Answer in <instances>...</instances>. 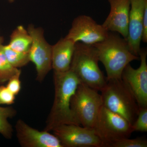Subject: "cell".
I'll return each instance as SVG.
<instances>
[{
  "mask_svg": "<svg viewBox=\"0 0 147 147\" xmlns=\"http://www.w3.org/2000/svg\"><path fill=\"white\" fill-rule=\"evenodd\" d=\"M102 106L98 91L86 84H79L71 98L70 108L74 116L82 126L93 128Z\"/></svg>",
  "mask_w": 147,
  "mask_h": 147,
  "instance_id": "5",
  "label": "cell"
},
{
  "mask_svg": "<svg viewBox=\"0 0 147 147\" xmlns=\"http://www.w3.org/2000/svg\"><path fill=\"white\" fill-rule=\"evenodd\" d=\"M4 40L3 37L0 33V50H1L3 45V43Z\"/></svg>",
  "mask_w": 147,
  "mask_h": 147,
  "instance_id": "24",
  "label": "cell"
},
{
  "mask_svg": "<svg viewBox=\"0 0 147 147\" xmlns=\"http://www.w3.org/2000/svg\"><path fill=\"white\" fill-rule=\"evenodd\" d=\"M16 137L23 147H63L57 137L49 131H39L21 119L15 125Z\"/></svg>",
  "mask_w": 147,
  "mask_h": 147,
  "instance_id": "11",
  "label": "cell"
},
{
  "mask_svg": "<svg viewBox=\"0 0 147 147\" xmlns=\"http://www.w3.org/2000/svg\"><path fill=\"white\" fill-rule=\"evenodd\" d=\"M142 40L143 42H147V5L145 7L144 11L143 22V33Z\"/></svg>",
  "mask_w": 147,
  "mask_h": 147,
  "instance_id": "23",
  "label": "cell"
},
{
  "mask_svg": "<svg viewBox=\"0 0 147 147\" xmlns=\"http://www.w3.org/2000/svg\"><path fill=\"white\" fill-rule=\"evenodd\" d=\"M16 114L17 111L13 107L0 106V134L6 139H11L13 136V127L8 119Z\"/></svg>",
  "mask_w": 147,
  "mask_h": 147,
  "instance_id": "16",
  "label": "cell"
},
{
  "mask_svg": "<svg viewBox=\"0 0 147 147\" xmlns=\"http://www.w3.org/2000/svg\"><path fill=\"white\" fill-rule=\"evenodd\" d=\"M102 143L103 147H110L114 142L129 138L133 133L128 121L102 105L93 128Z\"/></svg>",
  "mask_w": 147,
  "mask_h": 147,
  "instance_id": "6",
  "label": "cell"
},
{
  "mask_svg": "<svg viewBox=\"0 0 147 147\" xmlns=\"http://www.w3.org/2000/svg\"><path fill=\"white\" fill-rule=\"evenodd\" d=\"M32 42V38L28 30L20 25L11 33L9 43L7 45L15 51L28 53Z\"/></svg>",
  "mask_w": 147,
  "mask_h": 147,
  "instance_id": "15",
  "label": "cell"
},
{
  "mask_svg": "<svg viewBox=\"0 0 147 147\" xmlns=\"http://www.w3.org/2000/svg\"><path fill=\"white\" fill-rule=\"evenodd\" d=\"M15 95L6 86H0V104L11 105L14 103Z\"/></svg>",
  "mask_w": 147,
  "mask_h": 147,
  "instance_id": "21",
  "label": "cell"
},
{
  "mask_svg": "<svg viewBox=\"0 0 147 147\" xmlns=\"http://www.w3.org/2000/svg\"><path fill=\"white\" fill-rule=\"evenodd\" d=\"M7 1H8L9 2L12 3L15 0H7Z\"/></svg>",
  "mask_w": 147,
  "mask_h": 147,
  "instance_id": "25",
  "label": "cell"
},
{
  "mask_svg": "<svg viewBox=\"0 0 147 147\" xmlns=\"http://www.w3.org/2000/svg\"><path fill=\"white\" fill-rule=\"evenodd\" d=\"M147 0H130L127 41L132 54L139 56L143 33L144 11Z\"/></svg>",
  "mask_w": 147,
  "mask_h": 147,
  "instance_id": "12",
  "label": "cell"
},
{
  "mask_svg": "<svg viewBox=\"0 0 147 147\" xmlns=\"http://www.w3.org/2000/svg\"><path fill=\"white\" fill-rule=\"evenodd\" d=\"M99 61L97 50L94 46L76 42L69 69L81 83L100 91L107 80L99 68Z\"/></svg>",
  "mask_w": 147,
  "mask_h": 147,
  "instance_id": "3",
  "label": "cell"
},
{
  "mask_svg": "<svg viewBox=\"0 0 147 147\" xmlns=\"http://www.w3.org/2000/svg\"><path fill=\"white\" fill-rule=\"evenodd\" d=\"M81 83L70 69L65 72H54L55 97L44 130L50 132L56 127L62 124L81 125L74 117L70 108L71 97Z\"/></svg>",
  "mask_w": 147,
  "mask_h": 147,
  "instance_id": "1",
  "label": "cell"
},
{
  "mask_svg": "<svg viewBox=\"0 0 147 147\" xmlns=\"http://www.w3.org/2000/svg\"><path fill=\"white\" fill-rule=\"evenodd\" d=\"M75 44L73 40L65 37L52 45V69L54 72L69 70Z\"/></svg>",
  "mask_w": 147,
  "mask_h": 147,
  "instance_id": "14",
  "label": "cell"
},
{
  "mask_svg": "<svg viewBox=\"0 0 147 147\" xmlns=\"http://www.w3.org/2000/svg\"><path fill=\"white\" fill-rule=\"evenodd\" d=\"M133 132L147 131V108H139L137 119L131 125Z\"/></svg>",
  "mask_w": 147,
  "mask_h": 147,
  "instance_id": "20",
  "label": "cell"
},
{
  "mask_svg": "<svg viewBox=\"0 0 147 147\" xmlns=\"http://www.w3.org/2000/svg\"><path fill=\"white\" fill-rule=\"evenodd\" d=\"M92 45L96 48L99 61L105 67L107 80L121 79L125 66L132 61L139 59V56L129 50L127 40L118 33L109 32L104 40Z\"/></svg>",
  "mask_w": 147,
  "mask_h": 147,
  "instance_id": "2",
  "label": "cell"
},
{
  "mask_svg": "<svg viewBox=\"0 0 147 147\" xmlns=\"http://www.w3.org/2000/svg\"><path fill=\"white\" fill-rule=\"evenodd\" d=\"M146 139L142 137L129 139L125 138L118 140L111 145L110 147H147Z\"/></svg>",
  "mask_w": 147,
  "mask_h": 147,
  "instance_id": "19",
  "label": "cell"
},
{
  "mask_svg": "<svg viewBox=\"0 0 147 147\" xmlns=\"http://www.w3.org/2000/svg\"><path fill=\"white\" fill-rule=\"evenodd\" d=\"M146 49H141L139 56L141 64L133 68L129 63L124 69L121 79L136 99L139 108H147V64Z\"/></svg>",
  "mask_w": 147,
  "mask_h": 147,
  "instance_id": "8",
  "label": "cell"
},
{
  "mask_svg": "<svg viewBox=\"0 0 147 147\" xmlns=\"http://www.w3.org/2000/svg\"><path fill=\"white\" fill-rule=\"evenodd\" d=\"M3 50L7 59L13 67L19 68L30 62L28 53H21L13 50L8 45H3Z\"/></svg>",
  "mask_w": 147,
  "mask_h": 147,
  "instance_id": "17",
  "label": "cell"
},
{
  "mask_svg": "<svg viewBox=\"0 0 147 147\" xmlns=\"http://www.w3.org/2000/svg\"><path fill=\"white\" fill-rule=\"evenodd\" d=\"M21 71L13 76L7 82V88L15 96L18 94L21 90Z\"/></svg>",
  "mask_w": 147,
  "mask_h": 147,
  "instance_id": "22",
  "label": "cell"
},
{
  "mask_svg": "<svg viewBox=\"0 0 147 147\" xmlns=\"http://www.w3.org/2000/svg\"><path fill=\"white\" fill-rule=\"evenodd\" d=\"M108 32L102 25L97 24L90 16L82 15L74 18L65 37L75 42L92 45L104 40Z\"/></svg>",
  "mask_w": 147,
  "mask_h": 147,
  "instance_id": "10",
  "label": "cell"
},
{
  "mask_svg": "<svg viewBox=\"0 0 147 147\" xmlns=\"http://www.w3.org/2000/svg\"><path fill=\"white\" fill-rule=\"evenodd\" d=\"M102 105L127 120L131 125L137 119L139 107L122 79L107 80L100 91Z\"/></svg>",
  "mask_w": 147,
  "mask_h": 147,
  "instance_id": "4",
  "label": "cell"
},
{
  "mask_svg": "<svg viewBox=\"0 0 147 147\" xmlns=\"http://www.w3.org/2000/svg\"><path fill=\"white\" fill-rule=\"evenodd\" d=\"M109 15L102 24L108 32H115L127 39L130 0H108Z\"/></svg>",
  "mask_w": 147,
  "mask_h": 147,
  "instance_id": "13",
  "label": "cell"
},
{
  "mask_svg": "<svg viewBox=\"0 0 147 147\" xmlns=\"http://www.w3.org/2000/svg\"><path fill=\"white\" fill-rule=\"evenodd\" d=\"M27 30L32 38L28 52L30 61L35 66L37 81L41 82L52 69V45L45 40L42 28L30 24Z\"/></svg>",
  "mask_w": 147,
  "mask_h": 147,
  "instance_id": "7",
  "label": "cell"
},
{
  "mask_svg": "<svg viewBox=\"0 0 147 147\" xmlns=\"http://www.w3.org/2000/svg\"><path fill=\"white\" fill-rule=\"evenodd\" d=\"M21 71L19 69L13 67L9 62L3 52L2 47L0 50V83L8 82L11 78Z\"/></svg>",
  "mask_w": 147,
  "mask_h": 147,
  "instance_id": "18",
  "label": "cell"
},
{
  "mask_svg": "<svg viewBox=\"0 0 147 147\" xmlns=\"http://www.w3.org/2000/svg\"><path fill=\"white\" fill-rule=\"evenodd\" d=\"M52 131L63 147H103L93 128L72 124H62L56 127Z\"/></svg>",
  "mask_w": 147,
  "mask_h": 147,
  "instance_id": "9",
  "label": "cell"
}]
</instances>
